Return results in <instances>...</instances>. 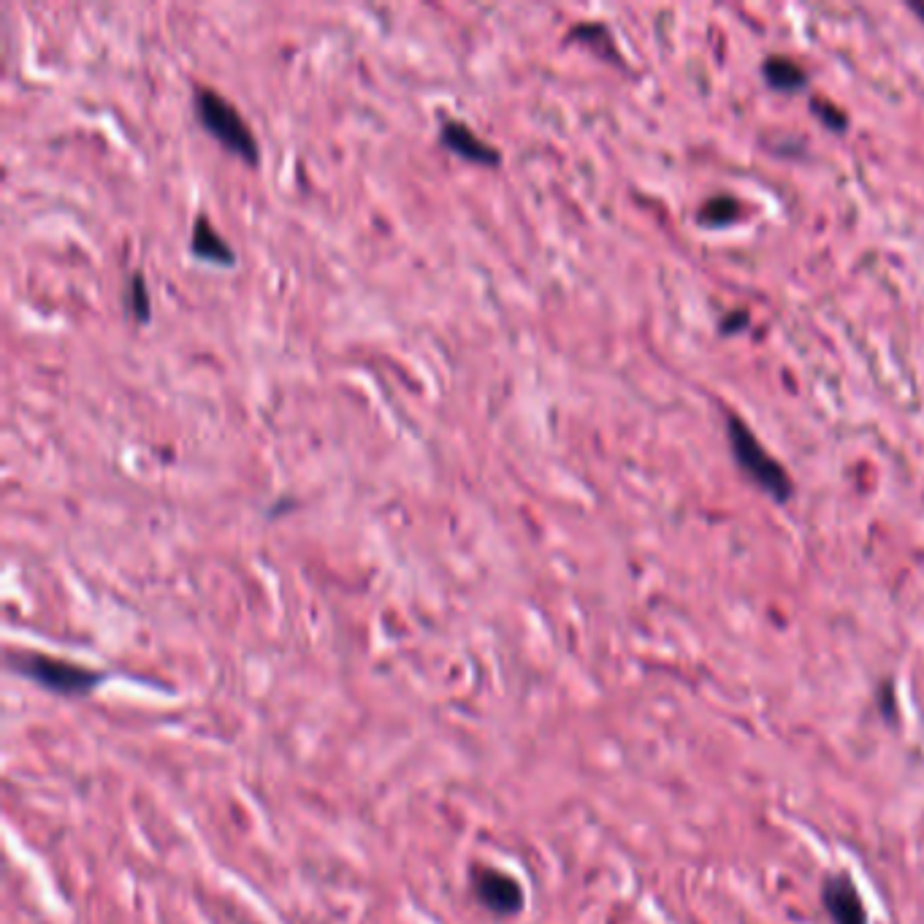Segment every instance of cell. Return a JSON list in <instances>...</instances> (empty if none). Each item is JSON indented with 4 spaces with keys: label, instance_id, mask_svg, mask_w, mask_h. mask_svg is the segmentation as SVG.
<instances>
[{
    "label": "cell",
    "instance_id": "1",
    "mask_svg": "<svg viewBox=\"0 0 924 924\" xmlns=\"http://www.w3.org/2000/svg\"><path fill=\"white\" fill-rule=\"evenodd\" d=\"M193 111L201 128L212 139H217L225 150L239 155L247 166L261 163V146H258L250 122L223 93H217L210 84H193Z\"/></svg>",
    "mask_w": 924,
    "mask_h": 924
},
{
    "label": "cell",
    "instance_id": "2",
    "mask_svg": "<svg viewBox=\"0 0 924 924\" xmlns=\"http://www.w3.org/2000/svg\"><path fill=\"white\" fill-rule=\"evenodd\" d=\"M9 667L14 670L22 678L33 680L36 686H42L44 691L58 697H69V700H79V697H87L104 684L106 675L100 670L82 667V664L69 662V659L49 656V653H11Z\"/></svg>",
    "mask_w": 924,
    "mask_h": 924
},
{
    "label": "cell",
    "instance_id": "3",
    "mask_svg": "<svg viewBox=\"0 0 924 924\" xmlns=\"http://www.w3.org/2000/svg\"><path fill=\"white\" fill-rule=\"evenodd\" d=\"M730 442L743 470H746L748 475H751V481H757L765 491H770L779 499H786L789 494H792L789 477L783 475L781 466L765 453V448L757 442V437L737 418H730Z\"/></svg>",
    "mask_w": 924,
    "mask_h": 924
},
{
    "label": "cell",
    "instance_id": "4",
    "mask_svg": "<svg viewBox=\"0 0 924 924\" xmlns=\"http://www.w3.org/2000/svg\"><path fill=\"white\" fill-rule=\"evenodd\" d=\"M472 892L488 914L507 920L523 909V887L510 873L497 867H475L472 870Z\"/></svg>",
    "mask_w": 924,
    "mask_h": 924
},
{
    "label": "cell",
    "instance_id": "5",
    "mask_svg": "<svg viewBox=\"0 0 924 924\" xmlns=\"http://www.w3.org/2000/svg\"><path fill=\"white\" fill-rule=\"evenodd\" d=\"M439 144L448 152H453L455 157H461V161L477 163V166H499L501 163L499 146L486 142L481 133L472 131L470 122L459 120V117L442 120V126H439Z\"/></svg>",
    "mask_w": 924,
    "mask_h": 924
},
{
    "label": "cell",
    "instance_id": "6",
    "mask_svg": "<svg viewBox=\"0 0 924 924\" xmlns=\"http://www.w3.org/2000/svg\"><path fill=\"white\" fill-rule=\"evenodd\" d=\"M821 900H825L832 924H867V909L849 873L827 876L825 887H821Z\"/></svg>",
    "mask_w": 924,
    "mask_h": 924
},
{
    "label": "cell",
    "instance_id": "7",
    "mask_svg": "<svg viewBox=\"0 0 924 924\" xmlns=\"http://www.w3.org/2000/svg\"><path fill=\"white\" fill-rule=\"evenodd\" d=\"M190 252H193L199 261L217 263V266H234L236 252L234 247L225 241V236L220 234L212 225V220L206 217L204 212L196 214L193 220V234H190Z\"/></svg>",
    "mask_w": 924,
    "mask_h": 924
},
{
    "label": "cell",
    "instance_id": "8",
    "mask_svg": "<svg viewBox=\"0 0 924 924\" xmlns=\"http://www.w3.org/2000/svg\"><path fill=\"white\" fill-rule=\"evenodd\" d=\"M122 301H126L128 318L137 320L139 325L150 323V318H152L150 291H146L144 274L139 272V269H133V272L128 274V280H126V296H122Z\"/></svg>",
    "mask_w": 924,
    "mask_h": 924
},
{
    "label": "cell",
    "instance_id": "9",
    "mask_svg": "<svg viewBox=\"0 0 924 924\" xmlns=\"http://www.w3.org/2000/svg\"><path fill=\"white\" fill-rule=\"evenodd\" d=\"M765 76H768L770 84H773V87H779V90H794L805 82L803 69H799V66H794V63H789V60H781V58L768 60V66H765Z\"/></svg>",
    "mask_w": 924,
    "mask_h": 924
},
{
    "label": "cell",
    "instance_id": "10",
    "mask_svg": "<svg viewBox=\"0 0 924 924\" xmlns=\"http://www.w3.org/2000/svg\"><path fill=\"white\" fill-rule=\"evenodd\" d=\"M916 11H920V14H922V16H924V9H916Z\"/></svg>",
    "mask_w": 924,
    "mask_h": 924
}]
</instances>
